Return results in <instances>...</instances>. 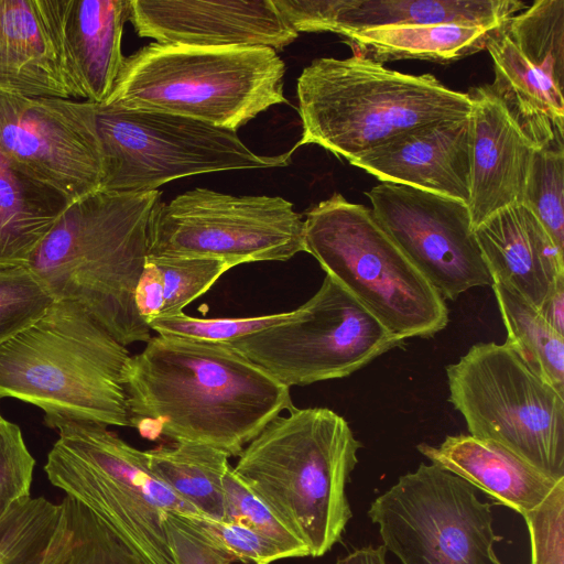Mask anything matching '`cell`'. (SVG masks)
I'll return each mask as SVG.
<instances>
[{"label":"cell","mask_w":564,"mask_h":564,"mask_svg":"<svg viewBox=\"0 0 564 564\" xmlns=\"http://www.w3.org/2000/svg\"><path fill=\"white\" fill-rule=\"evenodd\" d=\"M131 427L144 437L213 446L239 456L293 405L290 388L227 343L151 337L124 383Z\"/></svg>","instance_id":"6da1fadb"},{"label":"cell","mask_w":564,"mask_h":564,"mask_svg":"<svg viewBox=\"0 0 564 564\" xmlns=\"http://www.w3.org/2000/svg\"><path fill=\"white\" fill-rule=\"evenodd\" d=\"M161 192L98 191L69 204L28 267L55 301L83 307L121 345L148 341L134 304Z\"/></svg>","instance_id":"7a4b0ae2"},{"label":"cell","mask_w":564,"mask_h":564,"mask_svg":"<svg viewBox=\"0 0 564 564\" xmlns=\"http://www.w3.org/2000/svg\"><path fill=\"white\" fill-rule=\"evenodd\" d=\"M132 356L79 305L55 301L0 344V399L15 398L66 422L131 427L124 383Z\"/></svg>","instance_id":"3957f363"},{"label":"cell","mask_w":564,"mask_h":564,"mask_svg":"<svg viewBox=\"0 0 564 564\" xmlns=\"http://www.w3.org/2000/svg\"><path fill=\"white\" fill-rule=\"evenodd\" d=\"M361 447L333 410L294 408L269 422L232 469L318 557L352 516L346 486Z\"/></svg>","instance_id":"277c9868"},{"label":"cell","mask_w":564,"mask_h":564,"mask_svg":"<svg viewBox=\"0 0 564 564\" xmlns=\"http://www.w3.org/2000/svg\"><path fill=\"white\" fill-rule=\"evenodd\" d=\"M296 93L303 132L291 150L317 144L349 161L395 135L469 116L467 94L434 75H409L352 55L321 57L304 67Z\"/></svg>","instance_id":"5b68a950"},{"label":"cell","mask_w":564,"mask_h":564,"mask_svg":"<svg viewBox=\"0 0 564 564\" xmlns=\"http://www.w3.org/2000/svg\"><path fill=\"white\" fill-rule=\"evenodd\" d=\"M285 64L270 47H195L150 43L124 56L100 105L178 115L237 131L286 102Z\"/></svg>","instance_id":"8992f818"},{"label":"cell","mask_w":564,"mask_h":564,"mask_svg":"<svg viewBox=\"0 0 564 564\" xmlns=\"http://www.w3.org/2000/svg\"><path fill=\"white\" fill-rule=\"evenodd\" d=\"M305 252L389 332L433 337L448 323L445 300L376 220L335 193L310 209Z\"/></svg>","instance_id":"52a82bcc"},{"label":"cell","mask_w":564,"mask_h":564,"mask_svg":"<svg viewBox=\"0 0 564 564\" xmlns=\"http://www.w3.org/2000/svg\"><path fill=\"white\" fill-rule=\"evenodd\" d=\"M56 430L44 465L50 482L87 508L144 564H173L164 514L198 512L150 471L144 452L106 425L66 422Z\"/></svg>","instance_id":"ba28073f"},{"label":"cell","mask_w":564,"mask_h":564,"mask_svg":"<svg viewBox=\"0 0 564 564\" xmlns=\"http://www.w3.org/2000/svg\"><path fill=\"white\" fill-rule=\"evenodd\" d=\"M449 402L469 435L494 442L555 480L564 478V394L505 341L473 345L446 367Z\"/></svg>","instance_id":"9c48e42d"},{"label":"cell","mask_w":564,"mask_h":564,"mask_svg":"<svg viewBox=\"0 0 564 564\" xmlns=\"http://www.w3.org/2000/svg\"><path fill=\"white\" fill-rule=\"evenodd\" d=\"M95 118L106 192H151L205 173L283 167L293 153L259 155L236 131L173 113L96 104Z\"/></svg>","instance_id":"30bf717a"},{"label":"cell","mask_w":564,"mask_h":564,"mask_svg":"<svg viewBox=\"0 0 564 564\" xmlns=\"http://www.w3.org/2000/svg\"><path fill=\"white\" fill-rule=\"evenodd\" d=\"M227 344L291 388L348 377L405 339L326 275L291 319Z\"/></svg>","instance_id":"8fae6325"},{"label":"cell","mask_w":564,"mask_h":564,"mask_svg":"<svg viewBox=\"0 0 564 564\" xmlns=\"http://www.w3.org/2000/svg\"><path fill=\"white\" fill-rule=\"evenodd\" d=\"M476 488L431 463L377 497L368 510L383 546L402 564H502L495 544L491 505Z\"/></svg>","instance_id":"7c38bea8"},{"label":"cell","mask_w":564,"mask_h":564,"mask_svg":"<svg viewBox=\"0 0 564 564\" xmlns=\"http://www.w3.org/2000/svg\"><path fill=\"white\" fill-rule=\"evenodd\" d=\"M301 251L304 219L279 196H236L197 187L161 202L149 230L150 257L210 258L234 268L286 261Z\"/></svg>","instance_id":"4fadbf2b"},{"label":"cell","mask_w":564,"mask_h":564,"mask_svg":"<svg viewBox=\"0 0 564 564\" xmlns=\"http://www.w3.org/2000/svg\"><path fill=\"white\" fill-rule=\"evenodd\" d=\"M96 104L0 89V155L67 204L100 191Z\"/></svg>","instance_id":"5bb4252c"},{"label":"cell","mask_w":564,"mask_h":564,"mask_svg":"<svg viewBox=\"0 0 564 564\" xmlns=\"http://www.w3.org/2000/svg\"><path fill=\"white\" fill-rule=\"evenodd\" d=\"M366 195L378 224L444 300L492 285L466 204L394 183Z\"/></svg>","instance_id":"9a60e30c"},{"label":"cell","mask_w":564,"mask_h":564,"mask_svg":"<svg viewBox=\"0 0 564 564\" xmlns=\"http://www.w3.org/2000/svg\"><path fill=\"white\" fill-rule=\"evenodd\" d=\"M490 84L520 116L564 129V0H536L486 44Z\"/></svg>","instance_id":"2e32d148"},{"label":"cell","mask_w":564,"mask_h":564,"mask_svg":"<svg viewBox=\"0 0 564 564\" xmlns=\"http://www.w3.org/2000/svg\"><path fill=\"white\" fill-rule=\"evenodd\" d=\"M470 121V196L467 204L475 230L496 212L522 204L534 153L564 129L527 119L490 84L467 93Z\"/></svg>","instance_id":"e0dca14e"},{"label":"cell","mask_w":564,"mask_h":564,"mask_svg":"<svg viewBox=\"0 0 564 564\" xmlns=\"http://www.w3.org/2000/svg\"><path fill=\"white\" fill-rule=\"evenodd\" d=\"M137 34L159 44L195 47H270L299 36L273 0H130Z\"/></svg>","instance_id":"ac0fdd59"},{"label":"cell","mask_w":564,"mask_h":564,"mask_svg":"<svg viewBox=\"0 0 564 564\" xmlns=\"http://www.w3.org/2000/svg\"><path fill=\"white\" fill-rule=\"evenodd\" d=\"M69 0H0V89L87 100L65 37Z\"/></svg>","instance_id":"d6986e66"},{"label":"cell","mask_w":564,"mask_h":564,"mask_svg":"<svg viewBox=\"0 0 564 564\" xmlns=\"http://www.w3.org/2000/svg\"><path fill=\"white\" fill-rule=\"evenodd\" d=\"M10 564H144L87 508L65 496L28 498L0 521Z\"/></svg>","instance_id":"ffe728a7"},{"label":"cell","mask_w":564,"mask_h":564,"mask_svg":"<svg viewBox=\"0 0 564 564\" xmlns=\"http://www.w3.org/2000/svg\"><path fill=\"white\" fill-rule=\"evenodd\" d=\"M300 32L339 36L370 29L460 23L498 29L529 7L519 0H273Z\"/></svg>","instance_id":"44dd1931"},{"label":"cell","mask_w":564,"mask_h":564,"mask_svg":"<svg viewBox=\"0 0 564 564\" xmlns=\"http://www.w3.org/2000/svg\"><path fill=\"white\" fill-rule=\"evenodd\" d=\"M381 183H394L468 204L469 116L421 126L348 161Z\"/></svg>","instance_id":"7402d4cb"},{"label":"cell","mask_w":564,"mask_h":564,"mask_svg":"<svg viewBox=\"0 0 564 564\" xmlns=\"http://www.w3.org/2000/svg\"><path fill=\"white\" fill-rule=\"evenodd\" d=\"M475 235L494 283L511 288L536 308L564 276V251L524 204L496 212Z\"/></svg>","instance_id":"603a6c76"},{"label":"cell","mask_w":564,"mask_h":564,"mask_svg":"<svg viewBox=\"0 0 564 564\" xmlns=\"http://www.w3.org/2000/svg\"><path fill=\"white\" fill-rule=\"evenodd\" d=\"M416 449L431 463L459 476L521 516L538 507L561 480L551 478L501 445L471 435L446 436L437 446L420 443Z\"/></svg>","instance_id":"cb8c5ba5"},{"label":"cell","mask_w":564,"mask_h":564,"mask_svg":"<svg viewBox=\"0 0 564 564\" xmlns=\"http://www.w3.org/2000/svg\"><path fill=\"white\" fill-rule=\"evenodd\" d=\"M129 17L130 0H69L66 44L87 101L104 104L112 93L124 59L121 41Z\"/></svg>","instance_id":"d4e9b609"},{"label":"cell","mask_w":564,"mask_h":564,"mask_svg":"<svg viewBox=\"0 0 564 564\" xmlns=\"http://www.w3.org/2000/svg\"><path fill=\"white\" fill-rule=\"evenodd\" d=\"M496 30L460 23L416 24L364 30L341 37L354 55L380 64L399 59L448 64L486 48Z\"/></svg>","instance_id":"484cf974"},{"label":"cell","mask_w":564,"mask_h":564,"mask_svg":"<svg viewBox=\"0 0 564 564\" xmlns=\"http://www.w3.org/2000/svg\"><path fill=\"white\" fill-rule=\"evenodd\" d=\"M67 202L15 172L0 155V271L28 265Z\"/></svg>","instance_id":"4316f807"},{"label":"cell","mask_w":564,"mask_h":564,"mask_svg":"<svg viewBox=\"0 0 564 564\" xmlns=\"http://www.w3.org/2000/svg\"><path fill=\"white\" fill-rule=\"evenodd\" d=\"M150 471L199 514L225 520L224 476L229 456L213 446L174 442L144 452Z\"/></svg>","instance_id":"83f0119b"},{"label":"cell","mask_w":564,"mask_h":564,"mask_svg":"<svg viewBox=\"0 0 564 564\" xmlns=\"http://www.w3.org/2000/svg\"><path fill=\"white\" fill-rule=\"evenodd\" d=\"M491 288L507 329L506 341L534 373L564 394V336L521 294L497 282Z\"/></svg>","instance_id":"f1b7e54d"},{"label":"cell","mask_w":564,"mask_h":564,"mask_svg":"<svg viewBox=\"0 0 564 564\" xmlns=\"http://www.w3.org/2000/svg\"><path fill=\"white\" fill-rule=\"evenodd\" d=\"M564 132L555 133L534 153L523 203L564 251Z\"/></svg>","instance_id":"f546056e"},{"label":"cell","mask_w":564,"mask_h":564,"mask_svg":"<svg viewBox=\"0 0 564 564\" xmlns=\"http://www.w3.org/2000/svg\"><path fill=\"white\" fill-rule=\"evenodd\" d=\"M225 521L240 522L272 542L283 558L310 556L301 539L240 479L229 466L224 476Z\"/></svg>","instance_id":"4dcf8cb0"},{"label":"cell","mask_w":564,"mask_h":564,"mask_svg":"<svg viewBox=\"0 0 564 564\" xmlns=\"http://www.w3.org/2000/svg\"><path fill=\"white\" fill-rule=\"evenodd\" d=\"M55 302L28 265L0 271V344L41 318Z\"/></svg>","instance_id":"1f68e13d"},{"label":"cell","mask_w":564,"mask_h":564,"mask_svg":"<svg viewBox=\"0 0 564 564\" xmlns=\"http://www.w3.org/2000/svg\"><path fill=\"white\" fill-rule=\"evenodd\" d=\"M147 258L155 264L163 279L165 303L161 316L182 313L232 268L225 261L210 258Z\"/></svg>","instance_id":"d6a6232c"},{"label":"cell","mask_w":564,"mask_h":564,"mask_svg":"<svg viewBox=\"0 0 564 564\" xmlns=\"http://www.w3.org/2000/svg\"><path fill=\"white\" fill-rule=\"evenodd\" d=\"M294 314L295 310L253 317L196 318L182 312L176 315L156 317L149 323V327L159 335L227 343L286 322Z\"/></svg>","instance_id":"836d02e7"},{"label":"cell","mask_w":564,"mask_h":564,"mask_svg":"<svg viewBox=\"0 0 564 564\" xmlns=\"http://www.w3.org/2000/svg\"><path fill=\"white\" fill-rule=\"evenodd\" d=\"M34 467L20 427L0 414V521L12 507L31 497Z\"/></svg>","instance_id":"e575fe53"},{"label":"cell","mask_w":564,"mask_h":564,"mask_svg":"<svg viewBox=\"0 0 564 564\" xmlns=\"http://www.w3.org/2000/svg\"><path fill=\"white\" fill-rule=\"evenodd\" d=\"M531 543V564H564V479L522 516Z\"/></svg>","instance_id":"d590c367"},{"label":"cell","mask_w":564,"mask_h":564,"mask_svg":"<svg viewBox=\"0 0 564 564\" xmlns=\"http://www.w3.org/2000/svg\"><path fill=\"white\" fill-rule=\"evenodd\" d=\"M163 528L173 564H230L232 558L203 530L193 513L166 511Z\"/></svg>","instance_id":"8d00e7d4"},{"label":"cell","mask_w":564,"mask_h":564,"mask_svg":"<svg viewBox=\"0 0 564 564\" xmlns=\"http://www.w3.org/2000/svg\"><path fill=\"white\" fill-rule=\"evenodd\" d=\"M205 532L231 558L252 564H271L282 560L280 550L256 530L236 521L215 520L193 514Z\"/></svg>","instance_id":"74e56055"},{"label":"cell","mask_w":564,"mask_h":564,"mask_svg":"<svg viewBox=\"0 0 564 564\" xmlns=\"http://www.w3.org/2000/svg\"><path fill=\"white\" fill-rule=\"evenodd\" d=\"M163 279L155 264L148 258L134 290V304L140 317L149 323L160 317L164 307Z\"/></svg>","instance_id":"f35d334b"},{"label":"cell","mask_w":564,"mask_h":564,"mask_svg":"<svg viewBox=\"0 0 564 564\" xmlns=\"http://www.w3.org/2000/svg\"><path fill=\"white\" fill-rule=\"evenodd\" d=\"M539 311L546 323L564 336V276L556 282Z\"/></svg>","instance_id":"ab89813d"},{"label":"cell","mask_w":564,"mask_h":564,"mask_svg":"<svg viewBox=\"0 0 564 564\" xmlns=\"http://www.w3.org/2000/svg\"><path fill=\"white\" fill-rule=\"evenodd\" d=\"M386 554L383 545H367L337 558L335 564H387Z\"/></svg>","instance_id":"60d3db41"},{"label":"cell","mask_w":564,"mask_h":564,"mask_svg":"<svg viewBox=\"0 0 564 564\" xmlns=\"http://www.w3.org/2000/svg\"><path fill=\"white\" fill-rule=\"evenodd\" d=\"M0 564H10L3 549L0 545Z\"/></svg>","instance_id":"b9f144b4"}]
</instances>
